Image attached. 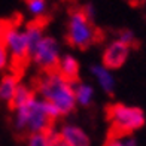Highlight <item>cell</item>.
Segmentation results:
<instances>
[{"instance_id":"cell-9","label":"cell","mask_w":146,"mask_h":146,"mask_svg":"<svg viewBox=\"0 0 146 146\" xmlns=\"http://www.w3.org/2000/svg\"><path fill=\"white\" fill-rule=\"evenodd\" d=\"M60 78L64 82L73 85L81 84V78H79V63L73 55H64L60 63Z\"/></svg>"},{"instance_id":"cell-1","label":"cell","mask_w":146,"mask_h":146,"mask_svg":"<svg viewBox=\"0 0 146 146\" xmlns=\"http://www.w3.org/2000/svg\"><path fill=\"white\" fill-rule=\"evenodd\" d=\"M104 39V31L94 24V9L91 5L70 6L64 36V40L70 48L88 51L91 46L100 45Z\"/></svg>"},{"instance_id":"cell-3","label":"cell","mask_w":146,"mask_h":146,"mask_svg":"<svg viewBox=\"0 0 146 146\" xmlns=\"http://www.w3.org/2000/svg\"><path fill=\"white\" fill-rule=\"evenodd\" d=\"M30 87L36 94L42 96V100L54 104L61 116L72 113L76 108L75 87L64 82L58 73L37 72V75L31 78Z\"/></svg>"},{"instance_id":"cell-15","label":"cell","mask_w":146,"mask_h":146,"mask_svg":"<svg viewBox=\"0 0 146 146\" xmlns=\"http://www.w3.org/2000/svg\"><path fill=\"white\" fill-rule=\"evenodd\" d=\"M75 94H76V102H79L82 106H90L91 100H92V94H94V90L90 85L81 82L75 88Z\"/></svg>"},{"instance_id":"cell-19","label":"cell","mask_w":146,"mask_h":146,"mask_svg":"<svg viewBox=\"0 0 146 146\" xmlns=\"http://www.w3.org/2000/svg\"><path fill=\"white\" fill-rule=\"evenodd\" d=\"M52 146H67V143L63 140V137L60 136V133H57V136H55V139H54V143H52Z\"/></svg>"},{"instance_id":"cell-16","label":"cell","mask_w":146,"mask_h":146,"mask_svg":"<svg viewBox=\"0 0 146 146\" xmlns=\"http://www.w3.org/2000/svg\"><path fill=\"white\" fill-rule=\"evenodd\" d=\"M118 40L125 43L130 49L131 48L133 49H139V48H140V42H139L136 39V36L133 35V31H130L127 29H122V30L118 31Z\"/></svg>"},{"instance_id":"cell-17","label":"cell","mask_w":146,"mask_h":146,"mask_svg":"<svg viewBox=\"0 0 146 146\" xmlns=\"http://www.w3.org/2000/svg\"><path fill=\"white\" fill-rule=\"evenodd\" d=\"M29 6V11L31 14H35L36 17L39 15H43V11L46 8V2L45 0H25Z\"/></svg>"},{"instance_id":"cell-4","label":"cell","mask_w":146,"mask_h":146,"mask_svg":"<svg viewBox=\"0 0 146 146\" xmlns=\"http://www.w3.org/2000/svg\"><path fill=\"white\" fill-rule=\"evenodd\" d=\"M106 119L110 122L108 139H122L145 125V113L140 108H131L122 103H112L104 108Z\"/></svg>"},{"instance_id":"cell-10","label":"cell","mask_w":146,"mask_h":146,"mask_svg":"<svg viewBox=\"0 0 146 146\" xmlns=\"http://www.w3.org/2000/svg\"><path fill=\"white\" fill-rule=\"evenodd\" d=\"M58 133L63 137V140L67 143V146H90V137L79 127L66 124Z\"/></svg>"},{"instance_id":"cell-8","label":"cell","mask_w":146,"mask_h":146,"mask_svg":"<svg viewBox=\"0 0 146 146\" xmlns=\"http://www.w3.org/2000/svg\"><path fill=\"white\" fill-rule=\"evenodd\" d=\"M51 21V18L48 15H39L30 19L29 23H25V36H27V42L30 46V52H31V58H33V52L36 51L39 42L43 39V31L48 27V24Z\"/></svg>"},{"instance_id":"cell-6","label":"cell","mask_w":146,"mask_h":146,"mask_svg":"<svg viewBox=\"0 0 146 146\" xmlns=\"http://www.w3.org/2000/svg\"><path fill=\"white\" fill-rule=\"evenodd\" d=\"M130 54V48L125 43L119 42V40H113L108 48L104 49L102 61L106 70H116L121 69L125 64Z\"/></svg>"},{"instance_id":"cell-13","label":"cell","mask_w":146,"mask_h":146,"mask_svg":"<svg viewBox=\"0 0 146 146\" xmlns=\"http://www.w3.org/2000/svg\"><path fill=\"white\" fill-rule=\"evenodd\" d=\"M91 72L96 75V78L98 79V82H100L102 88L104 90V92L110 97H113L115 94V81L113 78H112V75L103 67H100V66H92L91 67Z\"/></svg>"},{"instance_id":"cell-11","label":"cell","mask_w":146,"mask_h":146,"mask_svg":"<svg viewBox=\"0 0 146 146\" xmlns=\"http://www.w3.org/2000/svg\"><path fill=\"white\" fill-rule=\"evenodd\" d=\"M36 97H37V94L33 91L31 87L19 84L17 91H15V94H14V98H12V100L9 102V104H8V109L11 112H17L18 109H21L23 106L30 103L31 100H35Z\"/></svg>"},{"instance_id":"cell-14","label":"cell","mask_w":146,"mask_h":146,"mask_svg":"<svg viewBox=\"0 0 146 146\" xmlns=\"http://www.w3.org/2000/svg\"><path fill=\"white\" fill-rule=\"evenodd\" d=\"M57 131L54 128L46 130L43 133H36L27 139V146H52Z\"/></svg>"},{"instance_id":"cell-12","label":"cell","mask_w":146,"mask_h":146,"mask_svg":"<svg viewBox=\"0 0 146 146\" xmlns=\"http://www.w3.org/2000/svg\"><path fill=\"white\" fill-rule=\"evenodd\" d=\"M19 84H21V79H18L11 73H6L0 81V103H5L8 106L9 102L14 98V94Z\"/></svg>"},{"instance_id":"cell-7","label":"cell","mask_w":146,"mask_h":146,"mask_svg":"<svg viewBox=\"0 0 146 146\" xmlns=\"http://www.w3.org/2000/svg\"><path fill=\"white\" fill-rule=\"evenodd\" d=\"M23 21L21 14H14L11 18L0 19V70L8 64V37L15 29H19Z\"/></svg>"},{"instance_id":"cell-18","label":"cell","mask_w":146,"mask_h":146,"mask_svg":"<svg viewBox=\"0 0 146 146\" xmlns=\"http://www.w3.org/2000/svg\"><path fill=\"white\" fill-rule=\"evenodd\" d=\"M103 146H136V140L130 136L122 139H108Z\"/></svg>"},{"instance_id":"cell-2","label":"cell","mask_w":146,"mask_h":146,"mask_svg":"<svg viewBox=\"0 0 146 146\" xmlns=\"http://www.w3.org/2000/svg\"><path fill=\"white\" fill-rule=\"evenodd\" d=\"M58 118L61 115L52 103L35 98L15 112L14 131L19 137L29 139L31 134L54 128Z\"/></svg>"},{"instance_id":"cell-5","label":"cell","mask_w":146,"mask_h":146,"mask_svg":"<svg viewBox=\"0 0 146 146\" xmlns=\"http://www.w3.org/2000/svg\"><path fill=\"white\" fill-rule=\"evenodd\" d=\"M33 61L42 73H60L61 58L58 55V43L54 37L43 36L33 52Z\"/></svg>"}]
</instances>
